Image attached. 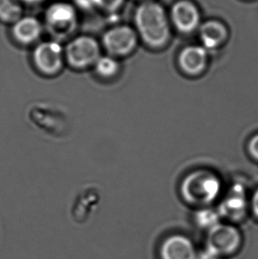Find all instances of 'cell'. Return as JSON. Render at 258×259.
I'll use <instances>...</instances> for the list:
<instances>
[{
  "label": "cell",
  "mask_w": 258,
  "mask_h": 259,
  "mask_svg": "<svg viewBox=\"0 0 258 259\" xmlns=\"http://www.w3.org/2000/svg\"><path fill=\"white\" fill-rule=\"evenodd\" d=\"M136 31L144 44L158 49L167 44L171 28L164 7L154 0L140 4L134 16Z\"/></svg>",
  "instance_id": "1"
},
{
  "label": "cell",
  "mask_w": 258,
  "mask_h": 259,
  "mask_svg": "<svg viewBox=\"0 0 258 259\" xmlns=\"http://www.w3.org/2000/svg\"><path fill=\"white\" fill-rule=\"evenodd\" d=\"M221 182L215 174L208 170H196L183 180L181 192L186 202L206 206L213 203L220 195Z\"/></svg>",
  "instance_id": "2"
},
{
  "label": "cell",
  "mask_w": 258,
  "mask_h": 259,
  "mask_svg": "<svg viewBox=\"0 0 258 259\" xmlns=\"http://www.w3.org/2000/svg\"><path fill=\"white\" fill-rule=\"evenodd\" d=\"M64 51L66 62L77 70L94 67L101 57L100 45L91 35L77 36L70 41Z\"/></svg>",
  "instance_id": "3"
},
{
  "label": "cell",
  "mask_w": 258,
  "mask_h": 259,
  "mask_svg": "<svg viewBox=\"0 0 258 259\" xmlns=\"http://www.w3.org/2000/svg\"><path fill=\"white\" fill-rule=\"evenodd\" d=\"M242 242L241 232L229 224L219 223L208 230L207 251L215 256H230L240 249Z\"/></svg>",
  "instance_id": "4"
},
{
  "label": "cell",
  "mask_w": 258,
  "mask_h": 259,
  "mask_svg": "<svg viewBox=\"0 0 258 259\" xmlns=\"http://www.w3.org/2000/svg\"><path fill=\"white\" fill-rule=\"evenodd\" d=\"M138 44L136 29L127 25H119L105 32L102 45L110 56L125 57L133 53Z\"/></svg>",
  "instance_id": "5"
},
{
  "label": "cell",
  "mask_w": 258,
  "mask_h": 259,
  "mask_svg": "<svg viewBox=\"0 0 258 259\" xmlns=\"http://www.w3.org/2000/svg\"><path fill=\"white\" fill-rule=\"evenodd\" d=\"M65 60V51L59 42L54 41L40 44L33 53L35 68L46 76H54L60 73Z\"/></svg>",
  "instance_id": "6"
},
{
  "label": "cell",
  "mask_w": 258,
  "mask_h": 259,
  "mask_svg": "<svg viewBox=\"0 0 258 259\" xmlns=\"http://www.w3.org/2000/svg\"><path fill=\"white\" fill-rule=\"evenodd\" d=\"M46 23L54 35H69L76 27V10L73 5L66 2L52 4L46 10Z\"/></svg>",
  "instance_id": "7"
},
{
  "label": "cell",
  "mask_w": 258,
  "mask_h": 259,
  "mask_svg": "<svg viewBox=\"0 0 258 259\" xmlns=\"http://www.w3.org/2000/svg\"><path fill=\"white\" fill-rule=\"evenodd\" d=\"M170 20L182 34H191L200 27L198 8L190 0H178L171 7Z\"/></svg>",
  "instance_id": "8"
},
{
  "label": "cell",
  "mask_w": 258,
  "mask_h": 259,
  "mask_svg": "<svg viewBox=\"0 0 258 259\" xmlns=\"http://www.w3.org/2000/svg\"><path fill=\"white\" fill-rule=\"evenodd\" d=\"M161 259H196L197 253L190 239L181 235L164 240L160 248Z\"/></svg>",
  "instance_id": "9"
},
{
  "label": "cell",
  "mask_w": 258,
  "mask_h": 259,
  "mask_svg": "<svg viewBox=\"0 0 258 259\" xmlns=\"http://www.w3.org/2000/svg\"><path fill=\"white\" fill-rule=\"evenodd\" d=\"M178 61L180 67L185 74L197 75L206 68L208 51L203 46H188L180 53Z\"/></svg>",
  "instance_id": "10"
},
{
  "label": "cell",
  "mask_w": 258,
  "mask_h": 259,
  "mask_svg": "<svg viewBox=\"0 0 258 259\" xmlns=\"http://www.w3.org/2000/svg\"><path fill=\"white\" fill-rule=\"evenodd\" d=\"M42 31V24L36 18L23 16L13 24L12 35L20 45L29 46L40 38Z\"/></svg>",
  "instance_id": "11"
},
{
  "label": "cell",
  "mask_w": 258,
  "mask_h": 259,
  "mask_svg": "<svg viewBox=\"0 0 258 259\" xmlns=\"http://www.w3.org/2000/svg\"><path fill=\"white\" fill-rule=\"evenodd\" d=\"M199 35L202 46L207 51L219 48L228 37V30L223 22L217 20H209L199 27Z\"/></svg>",
  "instance_id": "12"
},
{
  "label": "cell",
  "mask_w": 258,
  "mask_h": 259,
  "mask_svg": "<svg viewBox=\"0 0 258 259\" xmlns=\"http://www.w3.org/2000/svg\"><path fill=\"white\" fill-rule=\"evenodd\" d=\"M247 208L244 188L241 184H235L231 189L228 196L220 204V215L232 220H240L244 216Z\"/></svg>",
  "instance_id": "13"
},
{
  "label": "cell",
  "mask_w": 258,
  "mask_h": 259,
  "mask_svg": "<svg viewBox=\"0 0 258 259\" xmlns=\"http://www.w3.org/2000/svg\"><path fill=\"white\" fill-rule=\"evenodd\" d=\"M23 17V7L19 0H0V21L14 24Z\"/></svg>",
  "instance_id": "14"
},
{
  "label": "cell",
  "mask_w": 258,
  "mask_h": 259,
  "mask_svg": "<svg viewBox=\"0 0 258 259\" xmlns=\"http://www.w3.org/2000/svg\"><path fill=\"white\" fill-rule=\"evenodd\" d=\"M95 71L99 77L112 79L119 71V64L116 58L112 56L100 57L95 64Z\"/></svg>",
  "instance_id": "15"
},
{
  "label": "cell",
  "mask_w": 258,
  "mask_h": 259,
  "mask_svg": "<svg viewBox=\"0 0 258 259\" xmlns=\"http://www.w3.org/2000/svg\"><path fill=\"white\" fill-rule=\"evenodd\" d=\"M220 216L219 211L209 208H202L195 213V222L200 227L209 230L220 223Z\"/></svg>",
  "instance_id": "16"
},
{
  "label": "cell",
  "mask_w": 258,
  "mask_h": 259,
  "mask_svg": "<svg viewBox=\"0 0 258 259\" xmlns=\"http://www.w3.org/2000/svg\"><path fill=\"white\" fill-rule=\"evenodd\" d=\"M97 8L105 13H116L124 6L125 0H91Z\"/></svg>",
  "instance_id": "17"
},
{
  "label": "cell",
  "mask_w": 258,
  "mask_h": 259,
  "mask_svg": "<svg viewBox=\"0 0 258 259\" xmlns=\"http://www.w3.org/2000/svg\"><path fill=\"white\" fill-rule=\"evenodd\" d=\"M248 151L253 158L258 160V134L251 138L248 145Z\"/></svg>",
  "instance_id": "18"
},
{
  "label": "cell",
  "mask_w": 258,
  "mask_h": 259,
  "mask_svg": "<svg viewBox=\"0 0 258 259\" xmlns=\"http://www.w3.org/2000/svg\"><path fill=\"white\" fill-rule=\"evenodd\" d=\"M252 210L255 214V217L258 219V189L255 191L252 198Z\"/></svg>",
  "instance_id": "19"
},
{
  "label": "cell",
  "mask_w": 258,
  "mask_h": 259,
  "mask_svg": "<svg viewBox=\"0 0 258 259\" xmlns=\"http://www.w3.org/2000/svg\"><path fill=\"white\" fill-rule=\"evenodd\" d=\"M21 3L28 4V5H34V4H38L42 2L44 0H19Z\"/></svg>",
  "instance_id": "20"
},
{
  "label": "cell",
  "mask_w": 258,
  "mask_h": 259,
  "mask_svg": "<svg viewBox=\"0 0 258 259\" xmlns=\"http://www.w3.org/2000/svg\"><path fill=\"white\" fill-rule=\"evenodd\" d=\"M141 1H142V2H143V1H147V0H141Z\"/></svg>",
  "instance_id": "21"
}]
</instances>
